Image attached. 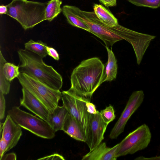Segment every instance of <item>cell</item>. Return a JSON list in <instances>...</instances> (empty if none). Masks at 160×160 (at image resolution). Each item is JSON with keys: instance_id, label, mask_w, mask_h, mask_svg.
Segmentation results:
<instances>
[{"instance_id": "6da1fadb", "label": "cell", "mask_w": 160, "mask_h": 160, "mask_svg": "<svg viewBox=\"0 0 160 160\" xmlns=\"http://www.w3.org/2000/svg\"><path fill=\"white\" fill-rule=\"evenodd\" d=\"M104 64L97 57L82 61L73 70L69 89L91 101L92 95L101 84Z\"/></svg>"}, {"instance_id": "7a4b0ae2", "label": "cell", "mask_w": 160, "mask_h": 160, "mask_svg": "<svg viewBox=\"0 0 160 160\" xmlns=\"http://www.w3.org/2000/svg\"><path fill=\"white\" fill-rule=\"evenodd\" d=\"M20 73L35 78L50 87L60 90L62 84V78L52 66L43 61L42 58L26 49L18 51Z\"/></svg>"}, {"instance_id": "3957f363", "label": "cell", "mask_w": 160, "mask_h": 160, "mask_svg": "<svg viewBox=\"0 0 160 160\" xmlns=\"http://www.w3.org/2000/svg\"><path fill=\"white\" fill-rule=\"evenodd\" d=\"M47 3L27 0H12L7 5V15L14 18L26 30L46 20Z\"/></svg>"}, {"instance_id": "277c9868", "label": "cell", "mask_w": 160, "mask_h": 160, "mask_svg": "<svg viewBox=\"0 0 160 160\" xmlns=\"http://www.w3.org/2000/svg\"><path fill=\"white\" fill-rule=\"evenodd\" d=\"M18 78L22 87L41 101L51 113L58 106L62 98L60 90L53 89L25 73H20Z\"/></svg>"}, {"instance_id": "5b68a950", "label": "cell", "mask_w": 160, "mask_h": 160, "mask_svg": "<svg viewBox=\"0 0 160 160\" xmlns=\"http://www.w3.org/2000/svg\"><path fill=\"white\" fill-rule=\"evenodd\" d=\"M8 113L20 127L38 136L47 139H52L55 136V132L47 122L21 110L18 107H12Z\"/></svg>"}, {"instance_id": "8992f818", "label": "cell", "mask_w": 160, "mask_h": 160, "mask_svg": "<svg viewBox=\"0 0 160 160\" xmlns=\"http://www.w3.org/2000/svg\"><path fill=\"white\" fill-rule=\"evenodd\" d=\"M151 138L148 127L146 124L142 125L130 132L119 143L116 153V157L133 154L145 148Z\"/></svg>"}, {"instance_id": "52a82bcc", "label": "cell", "mask_w": 160, "mask_h": 160, "mask_svg": "<svg viewBox=\"0 0 160 160\" xmlns=\"http://www.w3.org/2000/svg\"><path fill=\"white\" fill-rule=\"evenodd\" d=\"M61 99L68 113L76 120L84 131L87 139L89 113L87 111L86 103L90 101L69 90L62 92Z\"/></svg>"}, {"instance_id": "ba28073f", "label": "cell", "mask_w": 160, "mask_h": 160, "mask_svg": "<svg viewBox=\"0 0 160 160\" xmlns=\"http://www.w3.org/2000/svg\"><path fill=\"white\" fill-rule=\"evenodd\" d=\"M78 16L86 23L89 32L101 39L106 46L112 47L116 42L123 39L102 23L96 16L94 11H83L77 7Z\"/></svg>"}, {"instance_id": "9c48e42d", "label": "cell", "mask_w": 160, "mask_h": 160, "mask_svg": "<svg viewBox=\"0 0 160 160\" xmlns=\"http://www.w3.org/2000/svg\"><path fill=\"white\" fill-rule=\"evenodd\" d=\"M109 28L132 45L136 55L137 63L139 65L151 42L156 37L132 30L119 23Z\"/></svg>"}, {"instance_id": "30bf717a", "label": "cell", "mask_w": 160, "mask_h": 160, "mask_svg": "<svg viewBox=\"0 0 160 160\" xmlns=\"http://www.w3.org/2000/svg\"><path fill=\"white\" fill-rule=\"evenodd\" d=\"M144 97V93L142 90L132 92L119 118L110 132L109 135L110 138L116 139L124 131L127 122L141 105Z\"/></svg>"}, {"instance_id": "8fae6325", "label": "cell", "mask_w": 160, "mask_h": 160, "mask_svg": "<svg viewBox=\"0 0 160 160\" xmlns=\"http://www.w3.org/2000/svg\"><path fill=\"white\" fill-rule=\"evenodd\" d=\"M108 125L104 121L99 111L95 114H89L88 133L85 142L90 151L93 149L102 142Z\"/></svg>"}, {"instance_id": "7c38bea8", "label": "cell", "mask_w": 160, "mask_h": 160, "mask_svg": "<svg viewBox=\"0 0 160 160\" xmlns=\"http://www.w3.org/2000/svg\"><path fill=\"white\" fill-rule=\"evenodd\" d=\"M0 51V92L6 95L9 92L11 82L20 72L19 66L7 62Z\"/></svg>"}, {"instance_id": "4fadbf2b", "label": "cell", "mask_w": 160, "mask_h": 160, "mask_svg": "<svg viewBox=\"0 0 160 160\" xmlns=\"http://www.w3.org/2000/svg\"><path fill=\"white\" fill-rule=\"evenodd\" d=\"M22 90L20 105L47 122L51 113L47 108L26 89L22 88Z\"/></svg>"}, {"instance_id": "5bb4252c", "label": "cell", "mask_w": 160, "mask_h": 160, "mask_svg": "<svg viewBox=\"0 0 160 160\" xmlns=\"http://www.w3.org/2000/svg\"><path fill=\"white\" fill-rule=\"evenodd\" d=\"M22 135L21 127L8 114L2 126V138L7 144L8 151L18 144Z\"/></svg>"}, {"instance_id": "9a60e30c", "label": "cell", "mask_w": 160, "mask_h": 160, "mask_svg": "<svg viewBox=\"0 0 160 160\" xmlns=\"http://www.w3.org/2000/svg\"><path fill=\"white\" fill-rule=\"evenodd\" d=\"M119 143L112 148L107 147L105 142H101L95 148L84 155L82 160H116V153Z\"/></svg>"}, {"instance_id": "2e32d148", "label": "cell", "mask_w": 160, "mask_h": 160, "mask_svg": "<svg viewBox=\"0 0 160 160\" xmlns=\"http://www.w3.org/2000/svg\"><path fill=\"white\" fill-rule=\"evenodd\" d=\"M62 130L77 140L86 142V136L84 131L76 120L69 113L63 123Z\"/></svg>"}, {"instance_id": "e0dca14e", "label": "cell", "mask_w": 160, "mask_h": 160, "mask_svg": "<svg viewBox=\"0 0 160 160\" xmlns=\"http://www.w3.org/2000/svg\"><path fill=\"white\" fill-rule=\"evenodd\" d=\"M108 54V60L105 65L101 84L105 81H111L116 79L118 65L117 61L112 49L105 46Z\"/></svg>"}, {"instance_id": "ac0fdd59", "label": "cell", "mask_w": 160, "mask_h": 160, "mask_svg": "<svg viewBox=\"0 0 160 160\" xmlns=\"http://www.w3.org/2000/svg\"><path fill=\"white\" fill-rule=\"evenodd\" d=\"M68 113L63 105L62 106L58 105L50 113L47 122L55 132L62 130L63 123Z\"/></svg>"}, {"instance_id": "d6986e66", "label": "cell", "mask_w": 160, "mask_h": 160, "mask_svg": "<svg viewBox=\"0 0 160 160\" xmlns=\"http://www.w3.org/2000/svg\"><path fill=\"white\" fill-rule=\"evenodd\" d=\"M77 7L69 5H64L62 8V13L70 24L89 32L87 24L77 15Z\"/></svg>"}, {"instance_id": "ffe728a7", "label": "cell", "mask_w": 160, "mask_h": 160, "mask_svg": "<svg viewBox=\"0 0 160 160\" xmlns=\"http://www.w3.org/2000/svg\"><path fill=\"white\" fill-rule=\"evenodd\" d=\"M93 8L97 18L105 25L113 27L118 24L117 18L102 5L94 4Z\"/></svg>"}, {"instance_id": "44dd1931", "label": "cell", "mask_w": 160, "mask_h": 160, "mask_svg": "<svg viewBox=\"0 0 160 160\" xmlns=\"http://www.w3.org/2000/svg\"><path fill=\"white\" fill-rule=\"evenodd\" d=\"M62 2L60 0H51L47 2L45 12L46 20L52 21L62 11L61 7Z\"/></svg>"}, {"instance_id": "7402d4cb", "label": "cell", "mask_w": 160, "mask_h": 160, "mask_svg": "<svg viewBox=\"0 0 160 160\" xmlns=\"http://www.w3.org/2000/svg\"><path fill=\"white\" fill-rule=\"evenodd\" d=\"M25 49L31 51L42 58L48 54L46 48L47 44L41 41H35L31 39L24 44Z\"/></svg>"}, {"instance_id": "603a6c76", "label": "cell", "mask_w": 160, "mask_h": 160, "mask_svg": "<svg viewBox=\"0 0 160 160\" xmlns=\"http://www.w3.org/2000/svg\"><path fill=\"white\" fill-rule=\"evenodd\" d=\"M99 112L104 121L108 124L115 118V111L111 105L107 107L104 109L101 110Z\"/></svg>"}, {"instance_id": "cb8c5ba5", "label": "cell", "mask_w": 160, "mask_h": 160, "mask_svg": "<svg viewBox=\"0 0 160 160\" xmlns=\"http://www.w3.org/2000/svg\"><path fill=\"white\" fill-rule=\"evenodd\" d=\"M132 3L139 7L157 8L160 7V0H128Z\"/></svg>"}, {"instance_id": "d4e9b609", "label": "cell", "mask_w": 160, "mask_h": 160, "mask_svg": "<svg viewBox=\"0 0 160 160\" xmlns=\"http://www.w3.org/2000/svg\"><path fill=\"white\" fill-rule=\"evenodd\" d=\"M4 94L0 92V119H3L5 117L6 108V102Z\"/></svg>"}, {"instance_id": "484cf974", "label": "cell", "mask_w": 160, "mask_h": 160, "mask_svg": "<svg viewBox=\"0 0 160 160\" xmlns=\"http://www.w3.org/2000/svg\"><path fill=\"white\" fill-rule=\"evenodd\" d=\"M46 50L48 54L55 60L58 61L59 59V54L57 50L54 48L47 46Z\"/></svg>"}, {"instance_id": "4316f807", "label": "cell", "mask_w": 160, "mask_h": 160, "mask_svg": "<svg viewBox=\"0 0 160 160\" xmlns=\"http://www.w3.org/2000/svg\"><path fill=\"white\" fill-rule=\"evenodd\" d=\"M0 143V160H1L3 156L8 151V148L7 143L2 138Z\"/></svg>"}, {"instance_id": "83f0119b", "label": "cell", "mask_w": 160, "mask_h": 160, "mask_svg": "<svg viewBox=\"0 0 160 160\" xmlns=\"http://www.w3.org/2000/svg\"><path fill=\"white\" fill-rule=\"evenodd\" d=\"M90 101H88L86 103L87 111L89 114H96L98 111L96 110V107L94 104L91 102Z\"/></svg>"}, {"instance_id": "f1b7e54d", "label": "cell", "mask_w": 160, "mask_h": 160, "mask_svg": "<svg viewBox=\"0 0 160 160\" xmlns=\"http://www.w3.org/2000/svg\"><path fill=\"white\" fill-rule=\"evenodd\" d=\"M38 160H65L64 157L62 155L55 153L45 157L38 159Z\"/></svg>"}, {"instance_id": "f546056e", "label": "cell", "mask_w": 160, "mask_h": 160, "mask_svg": "<svg viewBox=\"0 0 160 160\" xmlns=\"http://www.w3.org/2000/svg\"><path fill=\"white\" fill-rule=\"evenodd\" d=\"M102 4L107 7H113L116 5V0H99Z\"/></svg>"}, {"instance_id": "4dcf8cb0", "label": "cell", "mask_w": 160, "mask_h": 160, "mask_svg": "<svg viewBox=\"0 0 160 160\" xmlns=\"http://www.w3.org/2000/svg\"><path fill=\"white\" fill-rule=\"evenodd\" d=\"M17 159V156L14 153H11L4 155L2 157L1 160H14Z\"/></svg>"}, {"instance_id": "1f68e13d", "label": "cell", "mask_w": 160, "mask_h": 160, "mask_svg": "<svg viewBox=\"0 0 160 160\" xmlns=\"http://www.w3.org/2000/svg\"><path fill=\"white\" fill-rule=\"evenodd\" d=\"M8 12V8L7 5H1L0 6V14H7Z\"/></svg>"}, {"instance_id": "d6a6232c", "label": "cell", "mask_w": 160, "mask_h": 160, "mask_svg": "<svg viewBox=\"0 0 160 160\" xmlns=\"http://www.w3.org/2000/svg\"><path fill=\"white\" fill-rule=\"evenodd\" d=\"M160 160V156L152 157L149 158H144L143 157H140L136 158L135 160Z\"/></svg>"}, {"instance_id": "836d02e7", "label": "cell", "mask_w": 160, "mask_h": 160, "mask_svg": "<svg viewBox=\"0 0 160 160\" xmlns=\"http://www.w3.org/2000/svg\"><path fill=\"white\" fill-rule=\"evenodd\" d=\"M0 135H1L2 131V126L3 125V123H2L1 122H0Z\"/></svg>"}]
</instances>
